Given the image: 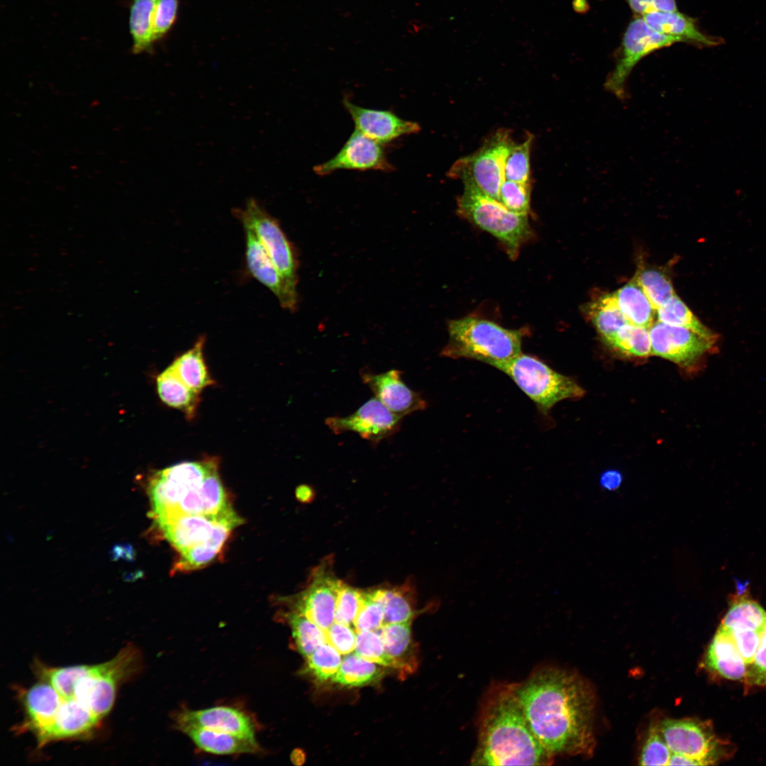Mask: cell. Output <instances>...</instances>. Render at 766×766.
<instances>
[{
    "mask_svg": "<svg viewBox=\"0 0 766 766\" xmlns=\"http://www.w3.org/2000/svg\"><path fill=\"white\" fill-rule=\"evenodd\" d=\"M516 687L528 724L548 752L555 757L592 753L594 698L579 676L543 667Z\"/></svg>",
    "mask_w": 766,
    "mask_h": 766,
    "instance_id": "cell-1",
    "label": "cell"
},
{
    "mask_svg": "<svg viewBox=\"0 0 766 766\" xmlns=\"http://www.w3.org/2000/svg\"><path fill=\"white\" fill-rule=\"evenodd\" d=\"M473 765H550L555 759L538 740L525 716L516 683L489 687L481 706Z\"/></svg>",
    "mask_w": 766,
    "mask_h": 766,
    "instance_id": "cell-2",
    "label": "cell"
},
{
    "mask_svg": "<svg viewBox=\"0 0 766 766\" xmlns=\"http://www.w3.org/2000/svg\"><path fill=\"white\" fill-rule=\"evenodd\" d=\"M140 664L138 649L129 644L101 664L53 667L38 663L35 672L64 699L77 701L101 720L112 709L118 685L135 675Z\"/></svg>",
    "mask_w": 766,
    "mask_h": 766,
    "instance_id": "cell-3",
    "label": "cell"
},
{
    "mask_svg": "<svg viewBox=\"0 0 766 766\" xmlns=\"http://www.w3.org/2000/svg\"><path fill=\"white\" fill-rule=\"evenodd\" d=\"M441 355L482 362L496 369L521 353L523 329H509L474 316L451 320Z\"/></svg>",
    "mask_w": 766,
    "mask_h": 766,
    "instance_id": "cell-4",
    "label": "cell"
},
{
    "mask_svg": "<svg viewBox=\"0 0 766 766\" xmlns=\"http://www.w3.org/2000/svg\"><path fill=\"white\" fill-rule=\"evenodd\" d=\"M457 212L498 239L512 260L533 235L528 214L509 211L499 200L470 184H464V191L457 199Z\"/></svg>",
    "mask_w": 766,
    "mask_h": 766,
    "instance_id": "cell-5",
    "label": "cell"
},
{
    "mask_svg": "<svg viewBox=\"0 0 766 766\" xmlns=\"http://www.w3.org/2000/svg\"><path fill=\"white\" fill-rule=\"evenodd\" d=\"M499 370L515 382L543 415H548L559 401L578 399L584 394V390L574 380L531 355L521 353Z\"/></svg>",
    "mask_w": 766,
    "mask_h": 766,
    "instance_id": "cell-6",
    "label": "cell"
},
{
    "mask_svg": "<svg viewBox=\"0 0 766 766\" xmlns=\"http://www.w3.org/2000/svg\"><path fill=\"white\" fill-rule=\"evenodd\" d=\"M514 144L509 130H498L476 152L456 160L448 171V177L460 179L464 184L472 185L499 200L505 180L506 159Z\"/></svg>",
    "mask_w": 766,
    "mask_h": 766,
    "instance_id": "cell-7",
    "label": "cell"
},
{
    "mask_svg": "<svg viewBox=\"0 0 766 766\" xmlns=\"http://www.w3.org/2000/svg\"><path fill=\"white\" fill-rule=\"evenodd\" d=\"M232 213L243 226L255 233L288 287L297 293V255L279 222L252 197L246 200L243 208L233 209Z\"/></svg>",
    "mask_w": 766,
    "mask_h": 766,
    "instance_id": "cell-8",
    "label": "cell"
},
{
    "mask_svg": "<svg viewBox=\"0 0 766 766\" xmlns=\"http://www.w3.org/2000/svg\"><path fill=\"white\" fill-rule=\"evenodd\" d=\"M214 458L179 462L156 472L148 484L153 517L157 523L172 518L180 499L199 487L212 467Z\"/></svg>",
    "mask_w": 766,
    "mask_h": 766,
    "instance_id": "cell-9",
    "label": "cell"
},
{
    "mask_svg": "<svg viewBox=\"0 0 766 766\" xmlns=\"http://www.w3.org/2000/svg\"><path fill=\"white\" fill-rule=\"evenodd\" d=\"M678 41L652 29L642 16L628 23L615 57V65L604 83L606 89L619 99L628 96L626 84L635 66L650 53Z\"/></svg>",
    "mask_w": 766,
    "mask_h": 766,
    "instance_id": "cell-10",
    "label": "cell"
},
{
    "mask_svg": "<svg viewBox=\"0 0 766 766\" xmlns=\"http://www.w3.org/2000/svg\"><path fill=\"white\" fill-rule=\"evenodd\" d=\"M672 753L689 757L698 765H714L726 755V743L716 737L709 721L667 718L658 723Z\"/></svg>",
    "mask_w": 766,
    "mask_h": 766,
    "instance_id": "cell-11",
    "label": "cell"
},
{
    "mask_svg": "<svg viewBox=\"0 0 766 766\" xmlns=\"http://www.w3.org/2000/svg\"><path fill=\"white\" fill-rule=\"evenodd\" d=\"M649 333L652 355L667 359L687 371L698 369L716 343L688 328L659 321L651 326Z\"/></svg>",
    "mask_w": 766,
    "mask_h": 766,
    "instance_id": "cell-12",
    "label": "cell"
},
{
    "mask_svg": "<svg viewBox=\"0 0 766 766\" xmlns=\"http://www.w3.org/2000/svg\"><path fill=\"white\" fill-rule=\"evenodd\" d=\"M402 417L387 409L375 396L347 416H331L326 426L335 433L352 431L374 445L393 435L401 425Z\"/></svg>",
    "mask_w": 766,
    "mask_h": 766,
    "instance_id": "cell-13",
    "label": "cell"
},
{
    "mask_svg": "<svg viewBox=\"0 0 766 766\" xmlns=\"http://www.w3.org/2000/svg\"><path fill=\"white\" fill-rule=\"evenodd\" d=\"M324 562L312 572L311 582L294 603L298 612L326 631L335 621L338 590L342 581L335 578Z\"/></svg>",
    "mask_w": 766,
    "mask_h": 766,
    "instance_id": "cell-14",
    "label": "cell"
},
{
    "mask_svg": "<svg viewBox=\"0 0 766 766\" xmlns=\"http://www.w3.org/2000/svg\"><path fill=\"white\" fill-rule=\"evenodd\" d=\"M382 145L355 130L340 150L331 159L315 165L313 172L326 176L340 170L393 171Z\"/></svg>",
    "mask_w": 766,
    "mask_h": 766,
    "instance_id": "cell-15",
    "label": "cell"
},
{
    "mask_svg": "<svg viewBox=\"0 0 766 766\" xmlns=\"http://www.w3.org/2000/svg\"><path fill=\"white\" fill-rule=\"evenodd\" d=\"M343 104L351 116L355 130L382 145L421 130L418 123L403 119L392 111L362 107L346 96Z\"/></svg>",
    "mask_w": 766,
    "mask_h": 766,
    "instance_id": "cell-16",
    "label": "cell"
},
{
    "mask_svg": "<svg viewBox=\"0 0 766 766\" xmlns=\"http://www.w3.org/2000/svg\"><path fill=\"white\" fill-rule=\"evenodd\" d=\"M176 729L199 728L249 737H255L256 724L246 712L226 706L200 710L183 709L174 716Z\"/></svg>",
    "mask_w": 766,
    "mask_h": 766,
    "instance_id": "cell-17",
    "label": "cell"
},
{
    "mask_svg": "<svg viewBox=\"0 0 766 766\" xmlns=\"http://www.w3.org/2000/svg\"><path fill=\"white\" fill-rule=\"evenodd\" d=\"M401 374L398 370L379 374L362 370L360 376L377 399L394 414L403 418L425 409L427 403L419 393L404 383Z\"/></svg>",
    "mask_w": 766,
    "mask_h": 766,
    "instance_id": "cell-18",
    "label": "cell"
},
{
    "mask_svg": "<svg viewBox=\"0 0 766 766\" xmlns=\"http://www.w3.org/2000/svg\"><path fill=\"white\" fill-rule=\"evenodd\" d=\"M243 228L245 262L249 272L275 296L282 308L294 311L298 303L297 293L288 287L255 233L248 226Z\"/></svg>",
    "mask_w": 766,
    "mask_h": 766,
    "instance_id": "cell-19",
    "label": "cell"
},
{
    "mask_svg": "<svg viewBox=\"0 0 766 766\" xmlns=\"http://www.w3.org/2000/svg\"><path fill=\"white\" fill-rule=\"evenodd\" d=\"M646 23L654 30L699 48H712L725 43L721 37L705 33L698 26L697 20L677 11L653 10L643 16Z\"/></svg>",
    "mask_w": 766,
    "mask_h": 766,
    "instance_id": "cell-20",
    "label": "cell"
},
{
    "mask_svg": "<svg viewBox=\"0 0 766 766\" xmlns=\"http://www.w3.org/2000/svg\"><path fill=\"white\" fill-rule=\"evenodd\" d=\"M101 721L74 699H64L51 724L36 736L39 746L60 740L83 738Z\"/></svg>",
    "mask_w": 766,
    "mask_h": 766,
    "instance_id": "cell-21",
    "label": "cell"
},
{
    "mask_svg": "<svg viewBox=\"0 0 766 766\" xmlns=\"http://www.w3.org/2000/svg\"><path fill=\"white\" fill-rule=\"evenodd\" d=\"M226 516L216 518L204 514H182L159 527L165 538L182 554L206 542L217 522Z\"/></svg>",
    "mask_w": 766,
    "mask_h": 766,
    "instance_id": "cell-22",
    "label": "cell"
},
{
    "mask_svg": "<svg viewBox=\"0 0 766 766\" xmlns=\"http://www.w3.org/2000/svg\"><path fill=\"white\" fill-rule=\"evenodd\" d=\"M64 698L49 683L40 680L23 695L26 726L37 736L55 718Z\"/></svg>",
    "mask_w": 766,
    "mask_h": 766,
    "instance_id": "cell-23",
    "label": "cell"
},
{
    "mask_svg": "<svg viewBox=\"0 0 766 766\" xmlns=\"http://www.w3.org/2000/svg\"><path fill=\"white\" fill-rule=\"evenodd\" d=\"M706 667L730 680L745 679L747 664L731 637L718 628L704 657Z\"/></svg>",
    "mask_w": 766,
    "mask_h": 766,
    "instance_id": "cell-24",
    "label": "cell"
},
{
    "mask_svg": "<svg viewBox=\"0 0 766 766\" xmlns=\"http://www.w3.org/2000/svg\"><path fill=\"white\" fill-rule=\"evenodd\" d=\"M185 733L203 751L216 755L255 753L260 748L255 737L199 728H188Z\"/></svg>",
    "mask_w": 766,
    "mask_h": 766,
    "instance_id": "cell-25",
    "label": "cell"
},
{
    "mask_svg": "<svg viewBox=\"0 0 766 766\" xmlns=\"http://www.w3.org/2000/svg\"><path fill=\"white\" fill-rule=\"evenodd\" d=\"M741 590L733 597L719 628L726 632L753 631L762 633L766 627V611L748 595L745 589Z\"/></svg>",
    "mask_w": 766,
    "mask_h": 766,
    "instance_id": "cell-26",
    "label": "cell"
},
{
    "mask_svg": "<svg viewBox=\"0 0 766 766\" xmlns=\"http://www.w3.org/2000/svg\"><path fill=\"white\" fill-rule=\"evenodd\" d=\"M157 390L160 399L167 406L182 411L188 419L196 414L199 394L190 389L170 365L157 377Z\"/></svg>",
    "mask_w": 766,
    "mask_h": 766,
    "instance_id": "cell-27",
    "label": "cell"
},
{
    "mask_svg": "<svg viewBox=\"0 0 766 766\" xmlns=\"http://www.w3.org/2000/svg\"><path fill=\"white\" fill-rule=\"evenodd\" d=\"M377 631L387 653L400 665L403 672H413L417 662L411 621L384 624Z\"/></svg>",
    "mask_w": 766,
    "mask_h": 766,
    "instance_id": "cell-28",
    "label": "cell"
},
{
    "mask_svg": "<svg viewBox=\"0 0 766 766\" xmlns=\"http://www.w3.org/2000/svg\"><path fill=\"white\" fill-rule=\"evenodd\" d=\"M622 313L629 323L650 328L655 322L656 309L633 277L614 292Z\"/></svg>",
    "mask_w": 766,
    "mask_h": 766,
    "instance_id": "cell-29",
    "label": "cell"
},
{
    "mask_svg": "<svg viewBox=\"0 0 766 766\" xmlns=\"http://www.w3.org/2000/svg\"><path fill=\"white\" fill-rule=\"evenodd\" d=\"M205 341V337L200 336L193 347L176 357L171 364L180 379L198 394L215 384L204 357Z\"/></svg>",
    "mask_w": 766,
    "mask_h": 766,
    "instance_id": "cell-30",
    "label": "cell"
},
{
    "mask_svg": "<svg viewBox=\"0 0 766 766\" xmlns=\"http://www.w3.org/2000/svg\"><path fill=\"white\" fill-rule=\"evenodd\" d=\"M584 312L605 342L629 323L619 309L614 293L599 296L584 307Z\"/></svg>",
    "mask_w": 766,
    "mask_h": 766,
    "instance_id": "cell-31",
    "label": "cell"
},
{
    "mask_svg": "<svg viewBox=\"0 0 766 766\" xmlns=\"http://www.w3.org/2000/svg\"><path fill=\"white\" fill-rule=\"evenodd\" d=\"M384 608V625L411 621L416 614L414 589L409 584L372 590Z\"/></svg>",
    "mask_w": 766,
    "mask_h": 766,
    "instance_id": "cell-32",
    "label": "cell"
},
{
    "mask_svg": "<svg viewBox=\"0 0 766 766\" xmlns=\"http://www.w3.org/2000/svg\"><path fill=\"white\" fill-rule=\"evenodd\" d=\"M376 663L355 653L348 654L331 682L345 687L366 686L379 681L384 670Z\"/></svg>",
    "mask_w": 766,
    "mask_h": 766,
    "instance_id": "cell-33",
    "label": "cell"
},
{
    "mask_svg": "<svg viewBox=\"0 0 766 766\" xmlns=\"http://www.w3.org/2000/svg\"><path fill=\"white\" fill-rule=\"evenodd\" d=\"M157 0H133L129 16L133 39L132 52L139 54L151 50L153 41V18Z\"/></svg>",
    "mask_w": 766,
    "mask_h": 766,
    "instance_id": "cell-34",
    "label": "cell"
},
{
    "mask_svg": "<svg viewBox=\"0 0 766 766\" xmlns=\"http://www.w3.org/2000/svg\"><path fill=\"white\" fill-rule=\"evenodd\" d=\"M656 316L657 321L662 323L688 328L706 338L716 341L717 335L699 320L676 294L656 310Z\"/></svg>",
    "mask_w": 766,
    "mask_h": 766,
    "instance_id": "cell-35",
    "label": "cell"
},
{
    "mask_svg": "<svg viewBox=\"0 0 766 766\" xmlns=\"http://www.w3.org/2000/svg\"><path fill=\"white\" fill-rule=\"evenodd\" d=\"M606 343L626 357L646 358L652 355L649 328L631 323L623 326Z\"/></svg>",
    "mask_w": 766,
    "mask_h": 766,
    "instance_id": "cell-36",
    "label": "cell"
},
{
    "mask_svg": "<svg viewBox=\"0 0 766 766\" xmlns=\"http://www.w3.org/2000/svg\"><path fill=\"white\" fill-rule=\"evenodd\" d=\"M232 529L233 528L228 523L218 522L211 537L206 542L182 553L177 568L185 570H193L211 562L221 550Z\"/></svg>",
    "mask_w": 766,
    "mask_h": 766,
    "instance_id": "cell-37",
    "label": "cell"
},
{
    "mask_svg": "<svg viewBox=\"0 0 766 766\" xmlns=\"http://www.w3.org/2000/svg\"><path fill=\"white\" fill-rule=\"evenodd\" d=\"M634 277L656 310L675 294L668 273L662 268L640 266Z\"/></svg>",
    "mask_w": 766,
    "mask_h": 766,
    "instance_id": "cell-38",
    "label": "cell"
},
{
    "mask_svg": "<svg viewBox=\"0 0 766 766\" xmlns=\"http://www.w3.org/2000/svg\"><path fill=\"white\" fill-rule=\"evenodd\" d=\"M295 646L306 658L317 648L327 643L326 632L305 616L292 611L286 616Z\"/></svg>",
    "mask_w": 766,
    "mask_h": 766,
    "instance_id": "cell-39",
    "label": "cell"
},
{
    "mask_svg": "<svg viewBox=\"0 0 766 766\" xmlns=\"http://www.w3.org/2000/svg\"><path fill=\"white\" fill-rule=\"evenodd\" d=\"M201 494L204 515L221 518L233 511L228 503L226 493L218 474V462L205 477L201 487Z\"/></svg>",
    "mask_w": 766,
    "mask_h": 766,
    "instance_id": "cell-40",
    "label": "cell"
},
{
    "mask_svg": "<svg viewBox=\"0 0 766 766\" xmlns=\"http://www.w3.org/2000/svg\"><path fill=\"white\" fill-rule=\"evenodd\" d=\"M341 662L340 653L327 642L306 657L305 670L319 682L331 681Z\"/></svg>",
    "mask_w": 766,
    "mask_h": 766,
    "instance_id": "cell-41",
    "label": "cell"
},
{
    "mask_svg": "<svg viewBox=\"0 0 766 766\" xmlns=\"http://www.w3.org/2000/svg\"><path fill=\"white\" fill-rule=\"evenodd\" d=\"M356 633L354 652L357 655L382 667L402 670L400 665L387 653L377 631H362Z\"/></svg>",
    "mask_w": 766,
    "mask_h": 766,
    "instance_id": "cell-42",
    "label": "cell"
},
{
    "mask_svg": "<svg viewBox=\"0 0 766 766\" xmlns=\"http://www.w3.org/2000/svg\"><path fill=\"white\" fill-rule=\"evenodd\" d=\"M533 140V135L528 134L523 143L513 145L505 162V179L531 182L530 153Z\"/></svg>",
    "mask_w": 766,
    "mask_h": 766,
    "instance_id": "cell-43",
    "label": "cell"
},
{
    "mask_svg": "<svg viewBox=\"0 0 766 766\" xmlns=\"http://www.w3.org/2000/svg\"><path fill=\"white\" fill-rule=\"evenodd\" d=\"M672 751L665 743L658 724H653L648 730L639 756L641 765H669Z\"/></svg>",
    "mask_w": 766,
    "mask_h": 766,
    "instance_id": "cell-44",
    "label": "cell"
},
{
    "mask_svg": "<svg viewBox=\"0 0 766 766\" xmlns=\"http://www.w3.org/2000/svg\"><path fill=\"white\" fill-rule=\"evenodd\" d=\"M531 192V182L505 179L499 190V201L512 212L529 214Z\"/></svg>",
    "mask_w": 766,
    "mask_h": 766,
    "instance_id": "cell-45",
    "label": "cell"
},
{
    "mask_svg": "<svg viewBox=\"0 0 766 766\" xmlns=\"http://www.w3.org/2000/svg\"><path fill=\"white\" fill-rule=\"evenodd\" d=\"M384 613L383 605L374 595L372 590L364 592V599L353 626L356 632L378 631L383 625Z\"/></svg>",
    "mask_w": 766,
    "mask_h": 766,
    "instance_id": "cell-46",
    "label": "cell"
},
{
    "mask_svg": "<svg viewBox=\"0 0 766 766\" xmlns=\"http://www.w3.org/2000/svg\"><path fill=\"white\" fill-rule=\"evenodd\" d=\"M364 599V592L342 582L338 590L335 621L349 626L353 624Z\"/></svg>",
    "mask_w": 766,
    "mask_h": 766,
    "instance_id": "cell-47",
    "label": "cell"
},
{
    "mask_svg": "<svg viewBox=\"0 0 766 766\" xmlns=\"http://www.w3.org/2000/svg\"><path fill=\"white\" fill-rule=\"evenodd\" d=\"M179 0H157L153 18V41L161 39L177 18Z\"/></svg>",
    "mask_w": 766,
    "mask_h": 766,
    "instance_id": "cell-48",
    "label": "cell"
},
{
    "mask_svg": "<svg viewBox=\"0 0 766 766\" xmlns=\"http://www.w3.org/2000/svg\"><path fill=\"white\" fill-rule=\"evenodd\" d=\"M745 681L749 686L766 687V627L754 658L747 667Z\"/></svg>",
    "mask_w": 766,
    "mask_h": 766,
    "instance_id": "cell-49",
    "label": "cell"
},
{
    "mask_svg": "<svg viewBox=\"0 0 766 766\" xmlns=\"http://www.w3.org/2000/svg\"><path fill=\"white\" fill-rule=\"evenodd\" d=\"M326 632L327 642L340 654L348 655L354 652L357 633L350 626L335 621Z\"/></svg>",
    "mask_w": 766,
    "mask_h": 766,
    "instance_id": "cell-50",
    "label": "cell"
},
{
    "mask_svg": "<svg viewBox=\"0 0 766 766\" xmlns=\"http://www.w3.org/2000/svg\"><path fill=\"white\" fill-rule=\"evenodd\" d=\"M726 633L735 643L747 665H750L758 648L761 633L753 631H733Z\"/></svg>",
    "mask_w": 766,
    "mask_h": 766,
    "instance_id": "cell-51",
    "label": "cell"
},
{
    "mask_svg": "<svg viewBox=\"0 0 766 766\" xmlns=\"http://www.w3.org/2000/svg\"><path fill=\"white\" fill-rule=\"evenodd\" d=\"M622 475L618 470H609L602 473L600 484L602 488L612 491L618 489L622 483Z\"/></svg>",
    "mask_w": 766,
    "mask_h": 766,
    "instance_id": "cell-52",
    "label": "cell"
},
{
    "mask_svg": "<svg viewBox=\"0 0 766 766\" xmlns=\"http://www.w3.org/2000/svg\"><path fill=\"white\" fill-rule=\"evenodd\" d=\"M635 16L644 14L655 10L652 0H624Z\"/></svg>",
    "mask_w": 766,
    "mask_h": 766,
    "instance_id": "cell-53",
    "label": "cell"
},
{
    "mask_svg": "<svg viewBox=\"0 0 766 766\" xmlns=\"http://www.w3.org/2000/svg\"><path fill=\"white\" fill-rule=\"evenodd\" d=\"M296 498L302 502L311 501L314 496L315 492L313 489L307 484H301L296 489Z\"/></svg>",
    "mask_w": 766,
    "mask_h": 766,
    "instance_id": "cell-54",
    "label": "cell"
},
{
    "mask_svg": "<svg viewBox=\"0 0 766 766\" xmlns=\"http://www.w3.org/2000/svg\"><path fill=\"white\" fill-rule=\"evenodd\" d=\"M655 10L664 11H677L676 0H652Z\"/></svg>",
    "mask_w": 766,
    "mask_h": 766,
    "instance_id": "cell-55",
    "label": "cell"
}]
</instances>
